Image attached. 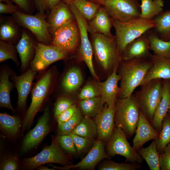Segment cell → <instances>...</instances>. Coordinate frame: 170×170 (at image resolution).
<instances>
[{
  "label": "cell",
  "instance_id": "obj_48",
  "mask_svg": "<svg viewBox=\"0 0 170 170\" xmlns=\"http://www.w3.org/2000/svg\"><path fill=\"white\" fill-rule=\"evenodd\" d=\"M18 164L16 159L10 157L4 160L1 164V170H15L17 169Z\"/></svg>",
  "mask_w": 170,
  "mask_h": 170
},
{
  "label": "cell",
  "instance_id": "obj_9",
  "mask_svg": "<svg viewBox=\"0 0 170 170\" xmlns=\"http://www.w3.org/2000/svg\"><path fill=\"white\" fill-rule=\"evenodd\" d=\"M35 54L30 68L37 73L45 71L53 63L66 59L69 54L57 47L40 42L35 43Z\"/></svg>",
  "mask_w": 170,
  "mask_h": 170
},
{
  "label": "cell",
  "instance_id": "obj_10",
  "mask_svg": "<svg viewBox=\"0 0 170 170\" xmlns=\"http://www.w3.org/2000/svg\"><path fill=\"white\" fill-rule=\"evenodd\" d=\"M102 5L112 19L125 22L140 18L141 9L136 0H105Z\"/></svg>",
  "mask_w": 170,
  "mask_h": 170
},
{
  "label": "cell",
  "instance_id": "obj_27",
  "mask_svg": "<svg viewBox=\"0 0 170 170\" xmlns=\"http://www.w3.org/2000/svg\"><path fill=\"white\" fill-rule=\"evenodd\" d=\"M82 81V76L80 69L75 67L69 68L64 74L61 81V87L66 94L71 93L76 90Z\"/></svg>",
  "mask_w": 170,
  "mask_h": 170
},
{
  "label": "cell",
  "instance_id": "obj_12",
  "mask_svg": "<svg viewBox=\"0 0 170 170\" xmlns=\"http://www.w3.org/2000/svg\"><path fill=\"white\" fill-rule=\"evenodd\" d=\"M14 15L16 20L31 31L40 42L48 44L50 41L49 25L44 14L31 15L17 11Z\"/></svg>",
  "mask_w": 170,
  "mask_h": 170
},
{
  "label": "cell",
  "instance_id": "obj_11",
  "mask_svg": "<svg viewBox=\"0 0 170 170\" xmlns=\"http://www.w3.org/2000/svg\"><path fill=\"white\" fill-rule=\"evenodd\" d=\"M69 6L75 17L79 30L80 36V57L86 63L92 76L95 79H98V77L95 73L93 64V52L92 44L88 36L87 20L83 17L73 3L69 4Z\"/></svg>",
  "mask_w": 170,
  "mask_h": 170
},
{
  "label": "cell",
  "instance_id": "obj_45",
  "mask_svg": "<svg viewBox=\"0 0 170 170\" xmlns=\"http://www.w3.org/2000/svg\"><path fill=\"white\" fill-rule=\"evenodd\" d=\"M160 170H170V143L164 152L159 154Z\"/></svg>",
  "mask_w": 170,
  "mask_h": 170
},
{
  "label": "cell",
  "instance_id": "obj_53",
  "mask_svg": "<svg viewBox=\"0 0 170 170\" xmlns=\"http://www.w3.org/2000/svg\"><path fill=\"white\" fill-rule=\"evenodd\" d=\"M0 2H3V3H4L7 4L12 3L11 0H0Z\"/></svg>",
  "mask_w": 170,
  "mask_h": 170
},
{
  "label": "cell",
  "instance_id": "obj_3",
  "mask_svg": "<svg viewBox=\"0 0 170 170\" xmlns=\"http://www.w3.org/2000/svg\"><path fill=\"white\" fill-rule=\"evenodd\" d=\"M139 113L134 94L128 98L117 99L114 116L115 125L122 129L128 139H131L135 133Z\"/></svg>",
  "mask_w": 170,
  "mask_h": 170
},
{
  "label": "cell",
  "instance_id": "obj_19",
  "mask_svg": "<svg viewBox=\"0 0 170 170\" xmlns=\"http://www.w3.org/2000/svg\"><path fill=\"white\" fill-rule=\"evenodd\" d=\"M150 40L146 32L126 46L122 53L121 61L150 58L152 54L150 51Z\"/></svg>",
  "mask_w": 170,
  "mask_h": 170
},
{
  "label": "cell",
  "instance_id": "obj_39",
  "mask_svg": "<svg viewBox=\"0 0 170 170\" xmlns=\"http://www.w3.org/2000/svg\"><path fill=\"white\" fill-rule=\"evenodd\" d=\"M80 110L79 108L73 116L67 121L58 126L59 134H70L79 124L82 118Z\"/></svg>",
  "mask_w": 170,
  "mask_h": 170
},
{
  "label": "cell",
  "instance_id": "obj_35",
  "mask_svg": "<svg viewBox=\"0 0 170 170\" xmlns=\"http://www.w3.org/2000/svg\"><path fill=\"white\" fill-rule=\"evenodd\" d=\"M72 3L87 20H91L100 8V4L88 0H74Z\"/></svg>",
  "mask_w": 170,
  "mask_h": 170
},
{
  "label": "cell",
  "instance_id": "obj_15",
  "mask_svg": "<svg viewBox=\"0 0 170 170\" xmlns=\"http://www.w3.org/2000/svg\"><path fill=\"white\" fill-rule=\"evenodd\" d=\"M105 142L97 139L86 156L76 164L65 166L63 167L50 165L54 169L68 170L77 168L81 170H94L98 163L105 158H110L105 150Z\"/></svg>",
  "mask_w": 170,
  "mask_h": 170
},
{
  "label": "cell",
  "instance_id": "obj_13",
  "mask_svg": "<svg viewBox=\"0 0 170 170\" xmlns=\"http://www.w3.org/2000/svg\"><path fill=\"white\" fill-rule=\"evenodd\" d=\"M53 35L50 45L69 54L75 50L80 43V33L76 20L58 29Z\"/></svg>",
  "mask_w": 170,
  "mask_h": 170
},
{
  "label": "cell",
  "instance_id": "obj_52",
  "mask_svg": "<svg viewBox=\"0 0 170 170\" xmlns=\"http://www.w3.org/2000/svg\"><path fill=\"white\" fill-rule=\"evenodd\" d=\"M99 4L102 5L105 0H88Z\"/></svg>",
  "mask_w": 170,
  "mask_h": 170
},
{
  "label": "cell",
  "instance_id": "obj_37",
  "mask_svg": "<svg viewBox=\"0 0 170 170\" xmlns=\"http://www.w3.org/2000/svg\"><path fill=\"white\" fill-rule=\"evenodd\" d=\"M16 47L11 43L1 40L0 41V63L9 59L12 60L16 66L20 65L18 58Z\"/></svg>",
  "mask_w": 170,
  "mask_h": 170
},
{
  "label": "cell",
  "instance_id": "obj_34",
  "mask_svg": "<svg viewBox=\"0 0 170 170\" xmlns=\"http://www.w3.org/2000/svg\"><path fill=\"white\" fill-rule=\"evenodd\" d=\"M155 140L157 151L159 154L162 153L170 143V116L167 113L162 120L161 130Z\"/></svg>",
  "mask_w": 170,
  "mask_h": 170
},
{
  "label": "cell",
  "instance_id": "obj_41",
  "mask_svg": "<svg viewBox=\"0 0 170 170\" xmlns=\"http://www.w3.org/2000/svg\"><path fill=\"white\" fill-rule=\"evenodd\" d=\"M70 134L73 139L78 155L86 151L95 141L93 139L84 137L73 133Z\"/></svg>",
  "mask_w": 170,
  "mask_h": 170
},
{
  "label": "cell",
  "instance_id": "obj_5",
  "mask_svg": "<svg viewBox=\"0 0 170 170\" xmlns=\"http://www.w3.org/2000/svg\"><path fill=\"white\" fill-rule=\"evenodd\" d=\"M92 45L95 57L105 70L114 68L121 61L115 36L110 37L100 33L92 35Z\"/></svg>",
  "mask_w": 170,
  "mask_h": 170
},
{
  "label": "cell",
  "instance_id": "obj_17",
  "mask_svg": "<svg viewBox=\"0 0 170 170\" xmlns=\"http://www.w3.org/2000/svg\"><path fill=\"white\" fill-rule=\"evenodd\" d=\"M115 104L111 106L105 104L103 109L95 117L94 121L97 127V139L106 143L109 139L115 126Z\"/></svg>",
  "mask_w": 170,
  "mask_h": 170
},
{
  "label": "cell",
  "instance_id": "obj_6",
  "mask_svg": "<svg viewBox=\"0 0 170 170\" xmlns=\"http://www.w3.org/2000/svg\"><path fill=\"white\" fill-rule=\"evenodd\" d=\"M141 87L134 95L140 111L151 124L162 97L163 80L154 79Z\"/></svg>",
  "mask_w": 170,
  "mask_h": 170
},
{
  "label": "cell",
  "instance_id": "obj_44",
  "mask_svg": "<svg viewBox=\"0 0 170 170\" xmlns=\"http://www.w3.org/2000/svg\"><path fill=\"white\" fill-rule=\"evenodd\" d=\"M60 2V0H34L35 5L38 12L44 14L51 10Z\"/></svg>",
  "mask_w": 170,
  "mask_h": 170
},
{
  "label": "cell",
  "instance_id": "obj_49",
  "mask_svg": "<svg viewBox=\"0 0 170 170\" xmlns=\"http://www.w3.org/2000/svg\"><path fill=\"white\" fill-rule=\"evenodd\" d=\"M18 11L17 6L12 4H7L0 2L1 14H13Z\"/></svg>",
  "mask_w": 170,
  "mask_h": 170
},
{
  "label": "cell",
  "instance_id": "obj_47",
  "mask_svg": "<svg viewBox=\"0 0 170 170\" xmlns=\"http://www.w3.org/2000/svg\"><path fill=\"white\" fill-rule=\"evenodd\" d=\"M77 109V108L74 104L61 113L56 118L58 126L63 124L69 120L74 115Z\"/></svg>",
  "mask_w": 170,
  "mask_h": 170
},
{
  "label": "cell",
  "instance_id": "obj_54",
  "mask_svg": "<svg viewBox=\"0 0 170 170\" xmlns=\"http://www.w3.org/2000/svg\"><path fill=\"white\" fill-rule=\"evenodd\" d=\"M68 5L72 3L74 0H63Z\"/></svg>",
  "mask_w": 170,
  "mask_h": 170
},
{
  "label": "cell",
  "instance_id": "obj_38",
  "mask_svg": "<svg viewBox=\"0 0 170 170\" xmlns=\"http://www.w3.org/2000/svg\"><path fill=\"white\" fill-rule=\"evenodd\" d=\"M141 168L138 163H119L108 160L101 163L98 167L99 170H136Z\"/></svg>",
  "mask_w": 170,
  "mask_h": 170
},
{
  "label": "cell",
  "instance_id": "obj_21",
  "mask_svg": "<svg viewBox=\"0 0 170 170\" xmlns=\"http://www.w3.org/2000/svg\"><path fill=\"white\" fill-rule=\"evenodd\" d=\"M152 65L140 86L154 79L170 80V58L152 54L150 58Z\"/></svg>",
  "mask_w": 170,
  "mask_h": 170
},
{
  "label": "cell",
  "instance_id": "obj_14",
  "mask_svg": "<svg viewBox=\"0 0 170 170\" xmlns=\"http://www.w3.org/2000/svg\"><path fill=\"white\" fill-rule=\"evenodd\" d=\"M50 118L49 106L47 105L36 125L25 137L21 147L22 152H26L33 149L41 142L50 130Z\"/></svg>",
  "mask_w": 170,
  "mask_h": 170
},
{
  "label": "cell",
  "instance_id": "obj_29",
  "mask_svg": "<svg viewBox=\"0 0 170 170\" xmlns=\"http://www.w3.org/2000/svg\"><path fill=\"white\" fill-rule=\"evenodd\" d=\"M137 151L145 160L150 170H160L159 153L156 149L155 139L147 147H141Z\"/></svg>",
  "mask_w": 170,
  "mask_h": 170
},
{
  "label": "cell",
  "instance_id": "obj_30",
  "mask_svg": "<svg viewBox=\"0 0 170 170\" xmlns=\"http://www.w3.org/2000/svg\"><path fill=\"white\" fill-rule=\"evenodd\" d=\"M71 133L91 139L98 136L97 127L95 121L85 116Z\"/></svg>",
  "mask_w": 170,
  "mask_h": 170
},
{
  "label": "cell",
  "instance_id": "obj_2",
  "mask_svg": "<svg viewBox=\"0 0 170 170\" xmlns=\"http://www.w3.org/2000/svg\"><path fill=\"white\" fill-rule=\"evenodd\" d=\"M120 86L118 95L120 98L130 97L140 86L152 65L150 58L136 59L121 61Z\"/></svg>",
  "mask_w": 170,
  "mask_h": 170
},
{
  "label": "cell",
  "instance_id": "obj_36",
  "mask_svg": "<svg viewBox=\"0 0 170 170\" xmlns=\"http://www.w3.org/2000/svg\"><path fill=\"white\" fill-rule=\"evenodd\" d=\"M80 109L85 116L95 117L101 110V98L96 97L82 100L79 103Z\"/></svg>",
  "mask_w": 170,
  "mask_h": 170
},
{
  "label": "cell",
  "instance_id": "obj_46",
  "mask_svg": "<svg viewBox=\"0 0 170 170\" xmlns=\"http://www.w3.org/2000/svg\"><path fill=\"white\" fill-rule=\"evenodd\" d=\"M99 93L93 85L87 84L81 90L79 98L81 100L94 98L100 94Z\"/></svg>",
  "mask_w": 170,
  "mask_h": 170
},
{
  "label": "cell",
  "instance_id": "obj_42",
  "mask_svg": "<svg viewBox=\"0 0 170 170\" xmlns=\"http://www.w3.org/2000/svg\"><path fill=\"white\" fill-rule=\"evenodd\" d=\"M56 139L59 145L64 150L71 155L77 154L75 144L70 134H59Z\"/></svg>",
  "mask_w": 170,
  "mask_h": 170
},
{
  "label": "cell",
  "instance_id": "obj_20",
  "mask_svg": "<svg viewBox=\"0 0 170 170\" xmlns=\"http://www.w3.org/2000/svg\"><path fill=\"white\" fill-rule=\"evenodd\" d=\"M75 20L69 5L60 2L50 10L48 15L47 22L49 31L53 35L58 29Z\"/></svg>",
  "mask_w": 170,
  "mask_h": 170
},
{
  "label": "cell",
  "instance_id": "obj_23",
  "mask_svg": "<svg viewBox=\"0 0 170 170\" xmlns=\"http://www.w3.org/2000/svg\"><path fill=\"white\" fill-rule=\"evenodd\" d=\"M15 73L7 65H2L0 67V107L15 112L11 104L10 93L14 87L13 82L10 81V76Z\"/></svg>",
  "mask_w": 170,
  "mask_h": 170
},
{
  "label": "cell",
  "instance_id": "obj_50",
  "mask_svg": "<svg viewBox=\"0 0 170 170\" xmlns=\"http://www.w3.org/2000/svg\"><path fill=\"white\" fill-rule=\"evenodd\" d=\"M19 8L23 11H28L30 8L29 0H11Z\"/></svg>",
  "mask_w": 170,
  "mask_h": 170
},
{
  "label": "cell",
  "instance_id": "obj_28",
  "mask_svg": "<svg viewBox=\"0 0 170 170\" xmlns=\"http://www.w3.org/2000/svg\"><path fill=\"white\" fill-rule=\"evenodd\" d=\"M140 6V18L152 20L162 12L164 2L163 0H141Z\"/></svg>",
  "mask_w": 170,
  "mask_h": 170
},
{
  "label": "cell",
  "instance_id": "obj_4",
  "mask_svg": "<svg viewBox=\"0 0 170 170\" xmlns=\"http://www.w3.org/2000/svg\"><path fill=\"white\" fill-rule=\"evenodd\" d=\"M112 23L115 31L117 45L121 56L128 44L156 26L154 20H146L140 18L125 22L112 19Z\"/></svg>",
  "mask_w": 170,
  "mask_h": 170
},
{
  "label": "cell",
  "instance_id": "obj_7",
  "mask_svg": "<svg viewBox=\"0 0 170 170\" xmlns=\"http://www.w3.org/2000/svg\"><path fill=\"white\" fill-rule=\"evenodd\" d=\"M125 133L120 128L115 126L113 133L107 142L106 153L110 157L116 155L124 157L127 162L143 163L144 159L128 141Z\"/></svg>",
  "mask_w": 170,
  "mask_h": 170
},
{
  "label": "cell",
  "instance_id": "obj_26",
  "mask_svg": "<svg viewBox=\"0 0 170 170\" xmlns=\"http://www.w3.org/2000/svg\"><path fill=\"white\" fill-rule=\"evenodd\" d=\"M163 83L162 97L151 123L159 133L161 129L162 120L170 109V80H163Z\"/></svg>",
  "mask_w": 170,
  "mask_h": 170
},
{
  "label": "cell",
  "instance_id": "obj_55",
  "mask_svg": "<svg viewBox=\"0 0 170 170\" xmlns=\"http://www.w3.org/2000/svg\"><path fill=\"white\" fill-rule=\"evenodd\" d=\"M167 113L169 115V116H170V109L168 110Z\"/></svg>",
  "mask_w": 170,
  "mask_h": 170
},
{
  "label": "cell",
  "instance_id": "obj_25",
  "mask_svg": "<svg viewBox=\"0 0 170 170\" xmlns=\"http://www.w3.org/2000/svg\"><path fill=\"white\" fill-rule=\"evenodd\" d=\"M112 19L104 7H100L95 17L88 24V31L92 35L100 33L113 37L111 28Z\"/></svg>",
  "mask_w": 170,
  "mask_h": 170
},
{
  "label": "cell",
  "instance_id": "obj_31",
  "mask_svg": "<svg viewBox=\"0 0 170 170\" xmlns=\"http://www.w3.org/2000/svg\"><path fill=\"white\" fill-rule=\"evenodd\" d=\"M150 40V50L158 56L170 58V40L164 41L156 34L150 33L148 34Z\"/></svg>",
  "mask_w": 170,
  "mask_h": 170
},
{
  "label": "cell",
  "instance_id": "obj_1",
  "mask_svg": "<svg viewBox=\"0 0 170 170\" xmlns=\"http://www.w3.org/2000/svg\"><path fill=\"white\" fill-rule=\"evenodd\" d=\"M36 78V80L33 84L31 92V104L22 123L23 133L31 127L35 116L53 92L55 83L54 67H51L38 73Z\"/></svg>",
  "mask_w": 170,
  "mask_h": 170
},
{
  "label": "cell",
  "instance_id": "obj_43",
  "mask_svg": "<svg viewBox=\"0 0 170 170\" xmlns=\"http://www.w3.org/2000/svg\"><path fill=\"white\" fill-rule=\"evenodd\" d=\"M74 104L73 101L68 97L63 96L58 98L54 104V117L57 118L63 111Z\"/></svg>",
  "mask_w": 170,
  "mask_h": 170
},
{
  "label": "cell",
  "instance_id": "obj_24",
  "mask_svg": "<svg viewBox=\"0 0 170 170\" xmlns=\"http://www.w3.org/2000/svg\"><path fill=\"white\" fill-rule=\"evenodd\" d=\"M35 44L24 31L16 46L21 62L20 72L21 74L30 68L31 63L35 54Z\"/></svg>",
  "mask_w": 170,
  "mask_h": 170
},
{
  "label": "cell",
  "instance_id": "obj_8",
  "mask_svg": "<svg viewBox=\"0 0 170 170\" xmlns=\"http://www.w3.org/2000/svg\"><path fill=\"white\" fill-rule=\"evenodd\" d=\"M22 162L25 167L29 169H35L46 163L65 166L72 164L69 157L60 147L56 138L53 139L50 145L45 147L36 156L24 159Z\"/></svg>",
  "mask_w": 170,
  "mask_h": 170
},
{
  "label": "cell",
  "instance_id": "obj_51",
  "mask_svg": "<svg viewBox=\"0 0 170 170\" xmlns=\"http://www.w3.org/2000/svg\"><path fill=\"white\" fill-rule=\"evenodd\" d=\"M38 170H54V169L49 168L47 167H45L41 165L37 167Z\"/></svg>",
  "mask_w": 170,
  "mask_h": 170
},
{
  "label": "cell",
  "instance_id": "obj_16",
  "mask_svg": "<svg viewBox=\"0 0 170 170\" xmlns=\"http://www.w3.org/2000/svg\"><path fill=\"white\" fill-rule=\"evenodd\" d=\"M37 74L30 68L20 75H17L15 73L10 76L18 93L17 108L18 110L21 111L25 109L28 96L31 92L33 81Z\"/></svg>",
  "mask_w": 170,
  "mask_h": 170
},
{
  "label": "cell",
  "instance_id": "obj_32",
  "mask_svg": "<svg viewBox=\"0 0 170 170\" xmlns=\"http://www.w3.org/2000/svg\"><path fill=\"white\" fill-rule=\"evenodd\" d=\"M156 23L154 28L164 41L170 40V11L162 12L153 19Z\"/></svg>",
  "mask_w": 170,
  "mask_h": 170
},
{
  "label": "cell",
  "instance_id": "obj_22",
  "mask_svg": "<svg viewBox=\"0 0 170 170\" xmlns=\"http://www.w3.org/2000/svg\"><path fill=\"white\" fill-rule=\"evenodd\" d=\"M159 134L140 111L139 120L133 141V147L137 151L146 142L156 139Z\"/></svg>",
  "mask_w": 170,
  "mask_h": 170
},
{
  "label": "cell",
  "instance_id": "obj_33",
  "mask_svg": "<svg viewBox=\"0 0 170 170\" xmlns=\"http://www.w3.org/2000/svg\"><path fill=\"white\" fill-rule=\"evenodd\" d=\"M20 122L18 116H11L6 113L0 114L1 128L8 135L15 136L20 127Z\"/></svg>",
  "mask_w": 170,
  "mask_h": 170
},
{
  "label": "cell",
  "instance_id": "obj_18",
  "mask_svg": "<svg viewBox=\"0 0 170 170\" xmlns=\"http://www.w3.org/2000/svg\"><path fill=\"white\" fill-rule=\"evenodd\" d=\"M119 65H116L107 79L98 83V87L101 95V104L111 106L115 104L119 91L118 83L121 76L117 74V70Z\"/></svg>",
  "mask_w": 170,
  "mask_h": 170
},
{
  "label": "cell",
  "instance_id": "obj_40",
  "mask_svg": "<svg viewBox=\"0 0 170 170\" xmlns=\"http://www.w3.org/2000/svg\"><path fill=\"white\" fill-rule=\"evenodd\" d=\"M18 29L15 25L11 21L2 24L0 27V39L5 41H10L16 37Z\"/></svg>",
  "mask_w": 170,
  "mask_h": 170
}]
</instances>
